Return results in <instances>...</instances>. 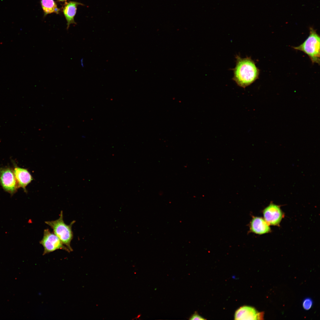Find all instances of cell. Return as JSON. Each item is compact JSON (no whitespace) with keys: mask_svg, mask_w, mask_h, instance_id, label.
<instances>
[{"mask_svg":"<svg viewBox=\"0 0 320 320\" xmlns=\"http://www.w3.org/2000/svg\"><path fill=\"white\" fill-rule=\"evenodd\" d=\"M234 317L235 320L263 319V313L258 312L253 307L244 306L236 311Z\"/></svg>","mask_w":320,"mask_h":320,"instance_id":"8","label":"cell"},{"mask_svg":"<svg viewBox=\"0 0 320 320\" xmlns=\"http://www.w3.org/2000/svg\"><path fill=\"white\" fill-rule=\"evenodd\" d=\"M60 216L57 219L54 221H46L45 223L53 230L54 233L70 251H72L73 250L70 245L73 238L72 227L75 221L73 220L69 225H67L64 221L62 211Z\"/></svg>","mask_w":320,"mask_h":320,"instance_id":"2","label":"cell"},{"mask_svg":"<svg viewBox=\"0 0 320 320\" xmlns=\"http://www.w3.org/2000/svg\"><path fill=\"white\" fill-rule=\"evenodd\" d=\"M0 184L3 189L12 195L19 188L13 169L9 167H0Z\"/></svg>","mask_w":320,"mask_h":320,"instance_id":"5","label":"cell"},{"mask_svg":"<svg viewBox=\"0 0 320 320\" xmlns=\"http://www.w3.org/2000/svg\"><path fill=\"white\" fill-rule=\"evenodd\" d=\"M79 5L83 6L82 3L75 1L65 2L63 7V12L67 22L66 29L68 30L71 24H76L74 20L77 7Z\"/></svg>","mask_w":320,"mask_h":320,"instance_id":"9","label":"cell"},{"mask_svg":"<svg viewBox=\"0 0 320 320\" xmlns=\"http://www.w3.org/2000/svg\"><path fill=\"white\" fill-rule=\"evenodd\" d=\"M236 58L233 80L238 85L245 88L258 78L259 70L250 57L242 58L237 55Z\"/></svg>","mask_w":320,"mask_h":320,"instance_id":"1","label":"cell"},{"mask_svg":"<svg viewBox=\"0 0 320 320\" xmlns=\"http://www.w3.org/2000/svg\"><path fill=\"white\" fill-rule=\"evenodd\" d=\"M309 33L308 37L303 43L293 48L307 55L313 64L317 63L319 64L320 36L312 28H310Z\"/></svg>","mask_w":320,"mask_h":320,"instance_id":"3","label":"cell"},{"mask_svg":"<svg viewBox=\"0 0 320 320\" xmlns=\"http://www.w3.org/2000/svg\"><path fill=\"white\" fill-rule=\"evenodd\" d=\"M58 1L60 2H66L67 0H57Z\"/></svg>","mask_w":320,"mask_h":320,"instance_id":"14","label":"cell"},{"mask_svg":"<svg viewBox=\"0 0 320 320\" xmlns=\"http://www.w3.org/2000/svg\"><path fill=\"white\" fill-rule=\"evenodd\" d=\"M249 227L251 232L259 235L268 233L271 231L269 225L264 219L260 217H253Z\"/></svg>","mask_w":320,"mask_h":320,"instance_id":"10","label":"cell"},{"mask_svg":"<svg viewBox=\"0 0 320 320\" xmlns=\"http://www.w3.org/2000/svg\"><path fill=\"white\" fill-rule=\"evenodd\" d=\"M313 305V301L310 298H306L304 299L302 305L303 308L306 310H309Z\"/></svg>","mask_w":320,"mask_h":320,"instance_id":"12","label":"cell"},{"mask_svg":"<svg viewBox=\"0 0 320 320\" xmlns=\"http://www.w3.org/2000/svg\"><path fill=\"white\" fill-rule=\"evenodd\" d=\"M264 220L269 225H277L279 224L284 216L280 207L271 203L263 210Z\"/></svg>","mask_w":320,"mask_h":320,"instance_id":"6","label":"cell"},{"mask_svg":"<svg viewBox=\"0 0 320 320\" xmlns=\"http://www.w3.org/2000/svg\"><path fill=\"white\" fill-rule=\"evenodd\" d=\"M40 243L44 248L43 255L60 249L71 252L57 236L48 229L44 230L43 237Z\"/></svg>","mask_w":320,"mask_h":320,"instance_id":"4","label":"cell"},{"mask_svg":"<svg viewBox=\"0 0 320 320\" xmlns=\"http://www.w3.org/2000/svg\"><path fill=\"white\" fill-rule=\"evenodd\" d=\"M189 320H205V319L203 317L199 315L197 313L196 311L195 313L193 314L190 317L189 319Z\"/></svg>","mask_w":320,"mask_h":320,"instance_id":"13","label":"cell"},{"mask_svg":"<svg viewBox=\"0 0 320 320\" xmlns=\"http://www.w3.org/2000/svg\"><path fill=\"white\" fill-rule=\"evenodd\" d=\"M40 3L44 16L52 13H59L60 9L54 0H40Z\"/></svg>","mask_w":320,"mask_h":320,"instance_id":"11","label":"cell"},{"mask_svg":"<svg viewBox=\"0 0 320 320\" xmlns=\"http://www.w3.org/2000/svg\"><path fill=\"white\" fill-rule=\"evenodd\" d=\"M14 173L19 188H22L27 193L26 187L33 180L30 173L26 169L19 167L13 162Z\"/></svg>","mask_w":320,"mask_h":320,"instance_id":"7","label":"cell"}]
</instances>
